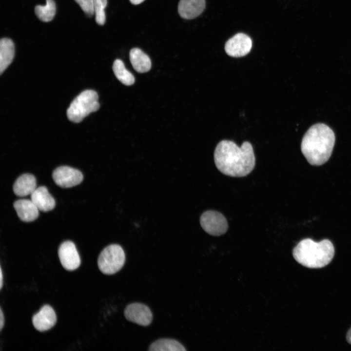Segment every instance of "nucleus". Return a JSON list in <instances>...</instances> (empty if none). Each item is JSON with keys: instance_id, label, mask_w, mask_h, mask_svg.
Wrapping results in <instances>:
<instances>
[{"instance_id": "obj_2", "label": "nucleus", "mask_w": 351, "mask_h": 351, "mask_svg": "<svg viewBox=\"0 0 351 351\" xmlns=\"http://www.w3.org/2000/svg\"><path fill=\"white\" fill-rule=\"evenodd\" d=\"M335 141L333 130L324 123H318L310 127L304 134L301 150L311 165L320 166L331 157Z\"/></svg>"}, {"instance_id": "obj_3", "label": "nucleus", "mask_w": 351, "mask_h": 351, "mask_svg": "<svg viewBox=\"0 0 351 351\" xmlns=\"http://www.w3.org/2000/svg\"><path fill=\"white\" fill-rule=\"evenodd\" d=\"M334 252L333 245L329 239L315 242L305 238L293 248L292 255L297 262L306 267L320 268L330 263Z\"/></svg>"}, {"instance_id": "obj_5", "label": "nucleus", "mask_w": 351, "mask_h": 351, "mask_svg": "<svg viewBox=\"0 0 351 351\" xmlns=\"http://www.w3.org/2000/svg\"><path fill=\"white\" fill-rule=\"evenodd\" d=\"M125 254L121 246L111 244L100 253L98 260V267L104 274L111 275L118 272L124 265Z\"/></svg>"}, {"instance_id": "obj_12", "label": "nucleus", "mask_w": 351, "mask_h": 351, "mask_svg": "<svg viewBox=\"0 0 351 351\" xmlns=\"http://www.w3.org/2000/svg\"><path fill=\"white\" fill-rule=\"evenodd\" d=\"M205 7V0H180L178 5V11L181 17L190 20L200 15Z\"/></svg>"}, {"instance_id": "obj_9", "label": "nucleus", "mask_w": 351, "mask_h": 351, "mask_svg": "<svg viewBox=\"0 0 351 351\" xmlns=\"http://www.w3.org/2000/svg\"><path fill=\"white\" fill-rule=\"evenodd\" d=\"M252 47V41L246 34L239 33L227 40L225 44L226 53L233 57H241L248 54Z\"/></svg>"}, {"instance_id": "obj_7", "label": "nucleus", "mask_w": 351, "mask_h": 351, "mask_svg": "<svg viewBox=\"0 0 351 351\" xmlns=\"http://www.w3.org/2000/svg\"><path fill=\"white\" fill-rule=\"evenodd\" d=\"M52 177L54 182L62 188H70L80 183L83 178L81 172L67 166L57 168L53 171Z\"/></svg>"}, {"instance_id": "obj_19", "label": "nucleus", "mask_w": 351, "mask_h": 351, "mask_svg": "<svg viewBox=\"0 0 351 351\" xmlns=\"http://www.w3.org/2000/svg\"><path fill=\"white\" fill-rule=\"evenodd\" d=\"M113 69L116 78L123 84L130 86L135 82V78L125 67L123 61L117 59L115 60Z\"/></svg>"}, {"instance_id": "obj_16", "label": "nucleus", "mask_w": 351, "mask_h": 351, "mask_svg": "<svg viewBox=\"0 0 351 351\" xmlns=\"http://www.w3.org/2000/svg\"><path fill=\"white\" fill-rule=\"evenodd\" d=\"M131 64L137 72L143 73L149 71L151 68V61L149 57L139 48H134L129 53Z\"/></svg>"}, {"instance_id": "obj_15", "label": "nucleus", "mask_w": 351, "mask_h": 351, "mask_svg": "<svg viewBox=\"0 0 351 351\" xmlns=\"http://www.w3.org/2000/svg\"><path fill=\"white\" fill-rule=\"evenodd\" d=\"M13 191L18 196L31 195L37 188L35 177L30 174H24L20 176L13 185Z\"/></svg>"}, {"instance_id": "obj_13", "label": "nucleus", "mask_w": 351, "mask_h": 351, "mask_svg": "<svg viewBox=\"0 0 351 351\" xmlns=\"http://www.w3.org/2000/svg\"><path fill=\"white\" fill-rule=\"evenodd\" d=\"M14 207L19 217L23 221H33L39 216V210L31 199L18 200L14 203Z\"/></svg>"}, {"instance_id": "obj_8", "label": "nucleus", "mask_w": 351, "mask_h": 351, "mask_svg": "<svg viewBox=\"0 0 351 351\" xmlns=\"http://www.w3.org/2000/svg\"><path fill=\"white\" fill-rule=\"evenodd\" d=\"M124 313L128 321L142 326L149 325L153 320V314L150 308L140 303L135 302L128 305Z\"/></svg>"}, {"instance_id": "obj_22", "label": "nucleus", "mask_w": 351, "mask_h": 351, "mask_svg": "<svg viewBox=\"0 0 351 351\" xmlns=\"http://www.w3.org/2000/svg\"><path fill=\"white\" fill-rule=\"evenodd\" d=\"M81 7L85 15L91 17L95 13L94 0H75Z\"/></svg>"}, {"instance_id": "obj_20", "label": "nucleus", "mask_w": 351, "mask_h": 351, "mask_svg": "<svg viewBox=\"0 0 351 351\" xmlns=\"http://www.w3.org/2000/svg\"><path fill=\"white\" fill-rule=\"evenodd\" d=\"M45 5H37L35 8L37 17L43 22L51 21L56 13V4L54 0H46Z\"/></svg>"}, {"instance_id": "obj_1", "label": "nucleus", "mask_w": 351, "mask_h": 351, "mask_svg": "<svg viewBox=\"0 0 351 351\" xmlns=\"http://www.w3.org/2000/svg\"><path fill=\"white\" fill-rule=\"evenodd\" d=\"M214 161L217 169L224 175L243 177L254 169L255 158L253 146L244 141L240 147L232 140H222L215 147Z\"/></svg>"}, {"instance_id": "obj_23", "label": "nucleus", "mask_w": 351, "mask_h": 351, "mask_svg": "<svg viewBox=\"0 0 351 351\" xmlns=\"http://www.w3.org/2000/svg\"><path fill=\"white\" fill-rule=\"evenodd\" d=\"M4 314L3 313L2 310L0 308V331L2 329V328L4 326Z\"/></svg>"}, {"instance_id": "obj_14", "label": "nucleus", "mask_w": 351, "mask_h": 351, "mask_svg": "<svg viewBox=\"0 0 351 351\" xmlns=\"http://www.w3.org/2000/svg\"><path fill=\"white\" fill-rule=\"evenodd\" d=\"M31 199L41 211H51L55 206L54 198L45 186L37 188L31 195Z\"/></svg>"}, {"instance_id": "obj_25", "label": "nucleus", "mask_w": 351, "mask_h": 351, "mask_svg": "<svg viewBox=\"0 0 351 351\" xmlns=\"http://www.w3.org/2000/svg\"><path fill=\"white\" fill-rule=\"evenodd\" d=\"M0 289H1L3 286V276L1 268L0 269Z\"/></svg>"}, {"instance_id": "obj_17", "label": "nucleus", "mask_w": 351, "mask_h": 351, "mask_svg": "<svg viewBox=\"0 0 351 351\" xmlns=\"http://www.w3.org/2000/svg\"><path fill=\"white\" fill-rule=\"evenodd\" d=\"M15 46L9 38H2L0 41V73L1 74L13 60Z\"/></svg>"}, {"instance_id": "obj_11", "label": "nucleus", "mask_w": 351, "mask_h": 351, "mask_svg": "<svg viewBox=\"0 0 351 351\" xmlns=\"http://www.w3.org/2000/svg\"><path fill=\"white\" fill-rule=\"evenodd\" d=\"M57 322V316L53 309L48 305H45L32 318L33 326L39 332H44L51 329Z\"/></svg>"}, {"instance_id": "obj_21", "label": "nucleus", "mask_w": 351, "mask_h": 351, "mask_svg": "<svg viewBox=\"0 0 351 351\" xmlns=\"http://www.w3.org/2000/svg\"><path fill=\"white\" fill-rule=\"evenodd\" d=\"M106 6L103 4L101 0H94V9L95 13L96 22L102 25L105 22V13L104 9Z\"/></svg>"}, {"instance_id": "obj_24", "label": "nucleus", "mask_w": 351, "mask_h": 351, "mask_svg": "<svg viewBox=\"0 0 351 351\" xmlns=\"http://www.w3.org/2000/svg\"><path fill=\"white\" fill-rule=\"evenodd\" d=\"M346 339L348 343L351 344V328L350 329V330L347 332Z\"/></svg>"}, {"instance_id": "obj_10", "label": "nucleus", "mask_w": 351, "mask_h": 351, "mask_svg": "<svg viewBox=\"0 0 351 351\" xmlns=\"http://www.w3.org/2000/svg\"><path fill=\"white\" fill-rule=\"evenodd\" d=\"M58 255L62 266L67 271H74L80 265V256L72 241H66L62 243L58 248Z\"/></svg>"}, {"instance_id": "obj_4", "label": "nucleus", "mask_w": 351, "mask_h": 351, "mask_svg": "<svg viewBox=\"0 0 351 351\" xmlns=\"http://www.w3.org/2000/svg\"><path fill=\"white\" fill-rule=\"evenodd\" d=\"M99 104L97 93L92 90L81 92L71 102L67 111L69 119L78 123L90 113L98 110Z\"/></svg>"}, {"instance_id": "obj_6", "label": "nucleus", "mask_w": 351, "mask_h": 351, "mask_svg": "<svg viewBox=\"0 0 351 351\" xmlns=\"http://www.w3.org/2000/svg\"><path fill=\"white\" fill-rule=\"evenodd\" d=\"M200 223L207 233L214 236L223 234L228 227L225 216L220 213L213 210L205 211L201 214Z\"/></svg>"}, {"instance_id": "obj_26", "label": "nucleus", "mask_w": 351, "mask_h": 351, "mask_svg": "<svg viewBox=\"0 0 351 351\" xmlns=\"http://www.w3.org/2000/svg\"><path fill=\"white\" fill-rule=\"evenodd\" d=\"M144 0H130V2L133 4H139L142 3Z\"/></svg>"}, {"instance_id": "obj_18", "label": "nucleus", "mask_w": 351, "mask_h": 351, "mask_svg": "<svg viewBox=\"0 0 351 351\" xmlns=\"http://www.w3.org/2000/svg\"><path fill=\"white\" fill-rule=\"evenodd\" d=\"M185 347L178 341L169 338H162L154 342L149 347L152 351H184Z\"/></svg>"}]
</instances>
